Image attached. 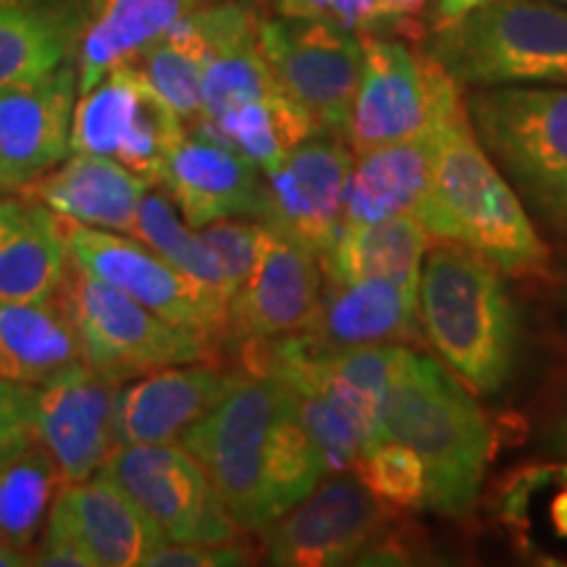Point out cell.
Here are the masks:
<instances>
[{"instance_id":"6da1fadb","label":"cell","mask_w":567,"mask_h":567,"mask_svg":"<svg viewBox=\"0 0 567 567\" xmlns=\"http://www.w3.org/2000/svg\"><path fill=\"white\" fill-rule=\"evenodd\" d=\"M379 436L421 457L429 476L425 509L444 517L476 509L492 460V429L476 394L450 368L408 350L381 408Z\"/></svg>"},{"instance_id":"7a4b0ae2","label":"cell","mask_w":567,"mask_h":567,"mask_svg":"<svg viewBox=\"0 0 567 567\" xmlns=\"http://www.w3.org/2000/svg\"><path fill=\"white\" fill-rule=\"evenodd\" d=\"M417 321L425 342L473 394H496L513 379L520 321L505 274L478 252L439 243L417 281Z\"/></svg>"},{"instance_id":"3957f363","label":"cell","mask_w":567,"mask_h":567,"mask_svg":"<svg viewBox=\"0 0 567 567\" xmlns=\"http://www.w3.org/2000/svg\"><path fill=\"white\" fill-rule=\"evenodd\" d=\"M421 226L436 243L478 252L502 274L544 276L549 250L526 205L473 132L467 111L446 118L439 132L434 197Z\"/></svg>"},{"instance_id":"277c9868","label":"cell","mask_w":567,"mask_h":567,"mask_svg":"<svg viewBox=\"0 0 567 567\" xmlns=\"http://www.w3.org/2000/svg\"><path fill=\"white\" fill-rule=\"evenodd\" d=\"M465 111L517 197L544 226L567 234V84L476 87Z\"/></svg>"},{"instance_id":"5b68a950","label":"cell","mask_w":567,"mask_h":567,"mask_svg":"<svg viewBox=\"0 0 567 567\" xmlns=\"http://www.w3.org/2000/svg\"><path fill=\"white\" fill-rule=\"evenodd\" d=\"M429 53L460 87L567 84V9L555 0H492L439 27Z\"/></svg>"},{"instance_id":"8992f818","label":"cell","mask_w":567,"mask_h":567,"mask_svg":"<svg viewBox=\"0 0 567 567\" xmlns=\"http://www.w3.org/2000/svg\"><path fill=\"white\" fill-rule=\"evenodd\" d=\"M55 302L80 339L82 360L109 379H137L158 368L216 363L224 350L203 331L166 321L71 260Z\"/></svg>"},{"instance_id":"52a82bcc","label":"cell","mask_w":567,"mask_h":567,"mask_svg":"<svg viewBox=\"0 0 567 567\" xmlns=\"http://www.w3.org/2000/svg\"><path fill=\"white\" fill-rule=\"evenodd\" d=\"M396 515L354 471L331 473L260 534L264 557L279 567L408 563L410 536Z\"/></svg>"},{"instance_id":"ba28073f","label":"cell","mask_w":567,"mask_h":567,"mask_svg":"<svg viewBox=\"0 0 567 567\" xmlns=\"http://www.w3.org/2000/svg\"><path fill=\"white\" fill-rule=\"evenodd\" d=\"M287 386L271 375L239 371L229 394L184 431L179 444L208 473L243 534L268 528L264 505L266 450Z\"/></svg>"},{"instance_id":"9c48e42d","label":"cell","mask_w":567,"mask_h":567,"mask_svg":"<svg viewBox=\"0 0 567 567\" xmlns=\"http://www.w3.org/2000/svg\"><path fill=\"white\" fill-rule=\"evenodd\" d=\"M365 59L344 140L354 155L415 137L465 109L460 84L431 53L365 34Z\"/></svg>"},{"instance_id":"30bf717a","label":"cell","mask_w":567,"mask_h":567,"mask_svg":"<svg viewBox=\"0 0 567 567\" xmlns=\"http://www.w3.org/2000/svg\"><path fill=\"white\" fill-rule=\"evenodd\" d=\"M184 134L187 124L172 105L142 80L140 71L118 63L76 101L71 153L105 155L155 187Z\"/></svg>"},{"instance_id":"8fae6325","label":"cell","mask_w":567,"mask_h":567,"mask_svg":"<svg viewBox=\"0 0 567 567\" xmlns=\"http://www.w3.org/2000/svg\"><path fill=\"white\" fill-rule=\"evenodd\" d=\"M101 473L145 509L166 542H239L243 528L234 523L203 465L179 442L113 446Z\"/></svg>"},{"instance_id":"7c38bea8","label":"cell","mask_w":567,"mask_h":567,"mask_svg":"<svg viewBox=\"0 0 567 567\" xmlns=\"http://www.w3.org/2000/svg\"><path fill=\"white\" fill-rule=\"evenodd\" d=\"M258 42L276 84L318 130L344 137L363 74V38L326 21L279 17L260 21Z\"/></svg>"},{"instance_id":"4fadbf2b","label":"cell","mask_w":567,"mask_h":567,"mask_svg":"<svg viewBox=\"0 0 567 567\" xmlns=\"http://www.w3.org/2000/svg\"><path fill=\"white\" fill-rule=\"evenodd\" d=\"M69 255L76 266L122 289L166 321L189 326L216 339L226 350V313L229 305L205 292L193 279L145 247L130 234L92 229L63 218Z\"/></svg>"},{"instance_id":"5bb4252c","label":"cell","mask_w":567,"mask_h":567,"mask_svg":"<svg viewBox=\"0 0 567 567\" xmlns=\"http://www.w3.org/2000/svg\"><path fill=\"white\" fill-rule=\"evenodd\" d=\"M323 289L318 252L266 224L258 264L237 289L226 313V350L247 342L302 334Z\"/></svg>"},{"instance_id":"9a60e30c","label":"cell","mask_w":567,"mask_h":567,"mask_svg":"<svg viewBox=\"0 0 567 567\" xmlns=\"http://www.w3.org/2000/svg\"><path fill=\"white\" fill-rule=\"evenodd\" d=\"M352 163L354 153L342 134L316 132L300 142L279 166L264 172V224L318 255L326 252L342 226Z\"/></svg>"},{"instance_id":"2e32d148","label":"cell","mask_w":567,"mask_h":567,"mask_svg":"<svg viewBox=\"0 0 567 567\" xmlns=\"http://www.w3.org/2000/svg\"><path fill=\"white\" fill-rule=\"evenodd\" d=\"M118 381L76 360L38 386L34 431L51 452L63 484L101 473L113 452V400Z\"/></svg>"},{"instance_id":"e0dca14e","label":"cell","mask_w":567,"mask_h":567,"mask_svg":"<svg viewBox=\"0 0 567 567\" xmlns=\"http://www.w3.org/2000/svg\"><path fill=\"white\" fill-rule=\"evenodd\" d=\"M76 66L0 87V193L17 195L71 153Z\"/></svg>"},{"instance_id":"ac0fdd59","label":"cell","mask_w":567,"mask_h":567,"mask_svg":"<svg viewBox=\"0 0 567 567\" xmlns=\"http://www.w3.org/2000/svg\"><path fill=\"white\" fill-rule=\"evenodd\" d=\"M161 187L193 229L224 218L266 216L264 172L226 142L195 130L174 147Z\"/></svg>"},{"instance_id":"d6986e66","label":"cell","mask_w":567,"mask_h":567,"mask_svg":"<svg viewBox=\"0 0 567 567\" xmlns=\"http://www.w3.org/2000/svg\"><path fill=\"white\" fill-rule=\"evenodd\" d=\"M239 371L218 363L158 368L124 381L113 400V442L174 444L229 394Z\"/></svg>"},{"instance_id":"ffe728a7","label":"cell","mask_w":567,"mask_h":567,"mask_svg":"<svg viewBox=\"0 0 567 567\" xmlns=\"http://www.w3.org/2000/svg\"><path fill=\"white\" fill-rule=\"evenodd\" d=\"M45 526L66 536L90 567L145 565L166 542L145 509L105 473L63 484Z\"/></svg>"},{"instance_id":"44dd1931","label":"cell","mask_w":567,"mask_h":567,"mask_svg":"<svg viewBox=\"0 0 567 567\" xmlns=\"http://www.w3.org/2000/svg\"><path fill=\"white\" fill-rule=\"evenodd\" d=\"M305 342L318 352L373 344H417V284L394 279H326Z\"/></svg>"},{"instance_id":"7402d4cb","label":"cell","mask_w":567,"mask_h":567,"mask_svg":"<svg viewBox=\"0 0 567 567\" xmlns=\"http://www.w3.org/2000/svg\"><path fill=\"white\" fill-rule=\"evenodd\" d=\"M151 189V182L118 161L92 153H71L17 195L45 205L66 221L130 234L142 197Z\"/></svg>"},{"instance_id":"603a6c76","label":"cell","mask_w":567,"mask_h":567,"mask_svg":"<svg viewBox=\"0 0 567 567\" xmlns=\"http://www.w3.org/2000/svg\"><path fill=\"white\" fill-rule=\"evenodd\" d=\"M444 122L410 140L360 153L347 182L342 224H373L402 213L421 221L434 197V161Z\"/></svg>"},{"instance_id":"cb8c5ba5","label":"cell","mask_w":567,"mask_h":567,"mask_svg":"<svg viewBox=\"0 0 567 567\" xmlns=\"http://www.w3.org/2000/svg\"><path fill=\"white\" fill-rule=\"evenodd\" d=\"M90 0H3L0 87L40 80L74 61Z\"/></svg>"},{"instance_id":"d4e9b609","label":"cell","mask_w":567,"mask_h":567,"mask_svg":"<svg viewBox=\"0 0 567 567\" xmlns=\"http://www.w3.org/2000/svg\"><path fill=\"white\" fill-rule=\"evenodd\" d=\"M203 3L210 0H90L87 24L76 48L80 95Z\"/></svg>"},{"instance_id":"484cf974","label":"cell","mask_w":567,"mask_h":567,"mask_svg":"<svg viewBox=\"0 0 567 567\" xmlns=\"http://www.w3.org/2000/svg\"><path fill=\"white\" fill-rule=\"evenodd\" d=\"M431 234L421 221L402 213L373 224H342L326 247L321 268L326 279H394L417 284L429 252Z\"/></svg>"},{"instance_id":"4316f807","label":"cell","mask_w":567,"mask_h":567,"mask_svg":"<svg viewBox=\"0 0 567 567\" xmlns=\"http://www.w3.org/2000/svg\"><path fill=\"white\" fill-rule=\"evenodd\" d=\"M76 360H82L80 339L55 297L42 302H0L3 379L40 386Z\"/></svg>"},{"instance_id":"83f0119b","label":"cell","mask_w":567,"mask_h":567,"mask_svg":"<svg viewBox=\"0 0 567 567\" xmlns=\"http://www.w3.org/2000/svg\"><path fill=\"white\" fill-rule=\"evenodd\" d=\"M69 264L63 218L27 200L24 218L0 247V302L53 300Z\"/></svg>"},{"instance_id":"f1b7e54d","label":"cell","mask_w":567,"mask_h":567,"mask_svg":"<svg viewBox=\"0 0 567 567\" xmlns=\"http://www.w3.org/2000/svg\"><path fill=\"white\" fill-rule=\"evenodd\" d=\"M195 130H203L210 137L226 142L245 158H250L260 172H271L300 142L321 132L313 118L284 90L237 105V109L218 116L216 122L197 124Z\"/></svg>"},{"instance_id":"f546056e","label":"cell","mask_w":567,"mask_h":567,"mask_svg":"<svg viewBox=\"0 0 567 567\" xmlns=\"http://www.w3.org/2000/svg\"><path fill=\"white\" fill-rule=\"evenodd\" d=\"M63 476L40 442L0 463V542L32 555Z\"/></svg>"},{"instance_id":"4dcf8cb0","label":"cell","mask_w":567,"mask_h":567,"mask_svg":"<svg viewBox=\"0 0 567 567\" xmlns=\"http://www.w3.org/2000/svg\"><path fill=\"white\" fill-rule=\"evenodd\" d=\"M326 476L329 465L302 423L295 394L287 389V400L276 415L266 450L264 505L268 526L302 502Z\"/></svg>"},{"instance_id":"1f68e13d","label":"cell","mask_w":567,"mask_h":567,"mask_svg":"<svg viewBox=\"0 0 567 567\" xmlns=\"http://www.w3.org/2000/svg\"><path fill=\"white\" fill-rule=\"evenodd\" d=\"M130 237L158 252L166 264L193 279L205 292L216 295L226 305L231 302L234 289L226 279L224 268L218 266L216 255L203 243L200 231L193 229L176 210L174 200L163 193H147L142 197L137 216L130 229Z\"/></svg>"},{"instance_id":"d6a6232c","label":"cell","mask_w":567,"mask_h":567,"mask_svg":"<svg viewBox=\"0 0 567 567\" xmlns=\"http://www.w3.org/2000/svg\"><path fill=\"white\" fill-rule=\"evenodd\" d=\"M281 90L274 80L258 34L243 38L213 55L203 76V109L197 124H210L237 105ZM195 124V126H197Z\"/></svg>"},{"instance_id":"836d02e7","label":"cell","mask_w":567,"mask_h":567,"mask_svg":"<svg viewBox=\"0 0 567 567\" xmlns=\"http://www.w3.org/2000/svg\"><path fill=\"white\" fill-rule=\"evenodd\" d=\"M358 478L379 496L386 507L396 513H413L425 509V496H429V476L421 457L405 444L381 439L360 455L352 467Z\"/></svg>"},{"instance_id":"e575fe53","label":"cell","mask_w":567,"mask_h":567,"mask_svg":"<svg viewBox=\"0 0 567 567\" xmlns=\"http://www.w3.org/2000/svg\"><path fill=\"white\" fill-rule=\"evenodd\" d=\"M197 231H200L203 243L210 247V252L216 255L218 266L224 268L226 279L237 292L258 264L260 247L266 239V224L255 221V218H224V221H213Z\"/></svg>"},{"instance_id":"d590c367","label":"cell","mask_w":567,"mask_h":567,"mask_svg":"<svg viewBox=\"0 0 567 567\" xmlns=\"http://www.w3.org/2000/svg\"><path fill=\"white\" fill-rule=\"evenodd\" d=\"M279 17L316 19L350 32L386 34L379 0H276Z\"/></svg>"},{"instance_id":"8d00e7d4","label":"cell","mask_w":567,"mask_h":567,"mask_svg":"<svg viewBox=\"0 0 567 567\" xmlns=\"http://www.w3.org/2000/svg\"><path fill=\"white\" fill-rule=\"evenodd\" d=\"M38 386L0 375V463L38 442Z\"/></svg>"},{"instance_id":"74e56055","label":"cell","mask_w":567,"mask_h":567,"mask_svg":"<svg viewBox=\"0 0 567 567\" xmlns=\"http://www.w3.org/2000/svg\"><path fill=\"white\" fill-rule=\"evenodd\" d=\"M252 563V551L239 542L229 544H174L163 542L145 567H226Z\"/></svg>"},{"instance_id":"f35d334b","label":"cell","mask_w":567,"mask_h":567,"mask_svg":"<svg viewBox=\"0 0 567 567\" xmlns=\"http://www.w3.org/2000/svg\"><path fill=\"white\" fill-rule=\"evenodd\" d=\"M542 446L549 455L567 460V394L549 410L542 425Z\"/></svg>"},{"instance_id":"ab89813d","label":"cell","mask_w":567,"mask_h":567,"mask_svg":"<svg viewBox=\"0 0 567 567\" xmlns=\"http://www.w3.org/2000/svg\"><path fill=\"white\" fill-rule=\"evenodd\" d=\"M379 3L386 21V32H389V30H400V27L408 24L415 13H421L425 0H379Z\"/></svg>"},{"instance_id":"60d3db41","label":"cell","mask_w":567,"mask_h":567,"mask_svg":"<svg viewBox=\"0 0 567 567\" xmlns=\"http://www.w3.org/2000/svg\"><path fill=\"white\" fill-rule=\"evenodd\" d=\"M27 210V200L21 195H3L0 197V247L11 237L13 229L21 224Z\"/></svg>"},{"instance_id":"b9f144b4","label":"cell","mask_w":567,"mask_h":567,"mask_svg":"<svg viewBox=\"0 0 567 567\" xmlns=\"http://www.w3.org/2000/svg\"><path fill=\"white\" fill-rule=\"evenodd\" d=\"M492 3V0H436V9H434V24L436 30L439 27L452 24V21L463 19L465 13H471L478 6Z\"/></svg>"},{"instance_id":"7bdbcfd3","label":"cell","mask_w":567,"mask_h":567,"mask_svg":"<svg viewBox=\"0 0 567 567\" xmlns=\"http://www.w3.org/2000/svg\"><path fill=\"white\" fill-rule=\"evenodd\" d=\"M24 565H32L30 555H24V551H19L17 547H11V544L0 542V567H24Z\"/></svg>"},{"instance_id":"ee69618b","label":"cell","mask_w":567,"mask_h":567,"mask_svg":"<svg viewBox=\"0 0 567 567\" xmlns=\"http://www.w3.org/2000/svg\"><path fill=\"white\" fill-rule=\"evenodd\" d=\"M555 3H563V6H567V0H555Z\"/></svg>"},{"instance_id":"f6af8a7d","label":"cell","mask_w":567,"mask_h":567,"mask_svg":"<svg viewBox=\"0 0 567 567\" xmlns=\"http://www.w3.org/2000/svg\"><path fill=\"white\" fill-rule=\"evenodd\" d=\"M0 3H3V0H0Z\"/></svg>"}]
</instances>
